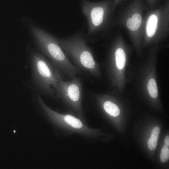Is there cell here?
<instances>
[{"instance_id": "cell-1", "label": "cell", "mask_w": 169, "mask_h": 169, "mask_svg": "<svg viewBox=\"0 0 169 169\" xmlns=\"http://www.w3.org/2000/svg\"><path fill=\"white\" fill-rule=\"evenodd\" d=\"M31 29L39 49L61 74H66L72 78L75 77L79 69L69 61L59 41L38 28L32 27Z\"/></svg>"}, {"instance_id": "cell-2", "label": "cell", "mask_w": 169, "mask_h": 169, "mask_svg": "<svg viewBox=\"0 0 169 169\" xmlns=\"http://www.w3.org/2000/svg\"><path fill=\"white\" fill-rule=\"evenodd\" d=\"M59 42L66 55L71 59L78 69L93 76L97 75L98 67L92 51L81 35H73L60 39Z\"/></svg>"}, {"instance_id": "cell-3", "label": "cell", "mask_w": 169, "mask_h": 169, "mask_svg": "<svg viewBox=\"0 0 169 169\" xmlns=\"http://www.w3.org/2000/svg\"><path fill=\"white\" fill-rule=\"evenodd\" d=\"M30 63L32 80L34 85L42 93L53 95L58 82L56 67L36 52L31 54Z\"/></svg>"}, {"instance_id": "cell-4", "label": "cell", "mask_w": 169, "mask_h": 169, "mask_svg": "<svg viewBox=\"0 0 169 169\" xmlns=\"http://www.w3.org/2000/svg\"><path fill=\"white\" fill-rule=\"evenodd\" d=\"M81 4L82 13L87 21L88 33L92 35L103 24L108 9L109 2H93L87 0H81Z\"/></svg>"}, {"instance_id": "cell-5", "label": "cell", "mask_w": 169, "mask_h": 169, "mask_svg": "<svg viewBox=\"0 0 169 169\" xmlns=\"http://www.w3.org/2000/svg\"><path fill=\"white\" fill-rule=\"evenodd\" d=\"M55 71L58 82L57 87L55 91L57 95L72 103H78L82 93V86L79 78L75 77L69 81L63 79L59 70L56 68Z\"/></svg>"}, {"instance_id": "cell-6", "label": "cell", "mask_w": 169, "mask_h": 169, "mask_svg": "<svg viewBox=\"0 0 169 169\" xmlns=\"http://www.w3.org/2000/svg\"><path fill=\"white\" fill-rule=\"evenodd\" d=\"M158 17L155 14H152L148 17L146 26V34L148 37L153 36L157 28Z\"/></svg>"}, {"instance_id": "cell-7", "label": "cell", "mask_w": 169, "mask_h": 169, "mask_svg": "<svg viewBox=\"0 0 169 169\" xmlns=\"http://www.w3.org/2000/svg\"><path fill=\"white\" fill-rule=\"evenodd\" d=\"M142 22V18L140 14L136 13L132 18L127 20L126 25L128 28L132 31L137 30L140 27Z\"/></svg>"}, {"instance_id": "cell-8", "label": "cell", "mask_w": 169, "mask_h": 169, "mask_svg": "<svg viewBox=\"0 0 169 169\" xmlns=\"http://www.w3.org/2000/svg\"><path fill=\"white\" fill-rule=\"evenodd\" d=\"M115 58L117 68L122 69L124 67L126 60L125 53L121 48L117 49L115 52Z\"/></svg>"}, {"instance_id": "cell-9", "label": "cell", "mask_w": 169, "mask_h": 169, "mask_svg": "<svg viewBox=\"0 0 169 169\" xmlns=\"http://www.w3.org/2000/svg\"><path fill=\"white\" fill-rule=\"evenodd\" d=\"M103 106L105 111L112 116L116 117L119 114L120 110L118 107L111 101L105 102Z\"/></svg>"}, {"instance_id": "cell-10", "label": "cell", "mask_w": 169, "mask_h": 169, "mask_svg": "<svg viewBox=\"0 0 169 169\" xmlns=\"http://www.w3.org/2000/svg\"><path fill=\"white\" fill-rule=\"evenodd\" d=\"M65 121L70 126L76 128H79L82 126L81 121L73 116L67 115L64 117Z\"/></svg>"}, {"instance_id": "cell-11", "label": "cell", "mask_w": 169, "mask_h": 169, "mask_svg": "<svg viewBox=\"0 0 169 169\" xmlns=\"http://www.w3.org/2000/svg\"><path fill=\"white\" fill-rule=\"evenodd\" d=\"M148 89L149 95L153 98H156L158 95V89L156 82L153 79L149 80L148 85Z\"/></svg>"}, {"instance_id": "cell-12", "label": "cell", "mask_w": 169, "mask_h": 169, "mask_svg": "<svg viewBox=\"0 0 169 169\" xmlns=\"http://www.w3.org/2000/svg\"><path fill=\"white\" fill-rule=\"evenodd\" d=\"M169 157V151L168 148L165 145L162 148L160 154V158L163 162H167Z\"/></svg>"}, {"instance_id": "cell-13", "label": "cell", "mask_w": 169, "mask_h": 169, "mask_svg": "<svg viewBox=\"0 0 169 169\" xmlns=\"http://www.w3.org/2000/svg\"><path fill=\"white\" fill-rule=\"evenodd\" d=\"M157 139L151 137L148 141V146L151 150H154L157 145Z\"/></svg>"}, {"instance_id": "cell-14", "label": "cell", "mask_w": 169, "mask_h": 169, "mask_svg": "<svg viewBox=\"0 0 169 169\" xmlns=\"http://www.w3.org/2000/svg\"><path fill=\"white\" fill-rule=\"evenodd\" d=\"M160 132V128L158 126L155 127L152 131L151 137L158 139Z\"/></svg>"}, {"instance_id": "cell-15", "label": "cell", "mask_w": 169, "mask_h": 169, "mask_svg": "<svg viewBox=\"0 0 169 169\" xmlns=\"http://www.w3.org/2000/svg\"><path fill=\"white\" fill-rule=\"evenodd\" d=\"M165 145L168 148L169 145V136H167L165 139Z\"/></svg>"}, {"instance_id": "cell-16", "label": "cell", "mask_w": 169, "mask_h": 169, "mask_svg": "<svg viewBox=\"0 0 169 169\" xmlns=\"http://www.w3.org/2000/svg\"><path fill=\"white\" fill-rule=\"evenodd\" d=\"M149 1H150L151 2L154 1V0H149Z\"/></svg>"}, {"instance_id": "cell-17", "label": "cell", "mask_w": 169, "mask_h": 169, "mask_svg": "<svg viewBox=\"0 0 169 169\" xmlns=\"http://www.w3.org/2000/svg\"><path fill=\"white\" fill-rule=\"evenodd\" d=\"M118 1V0H115V2H117Z\"/></svg>"}]
</instances>
